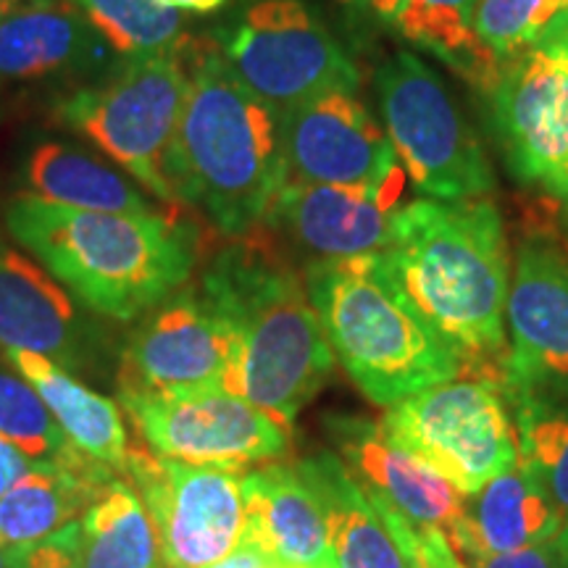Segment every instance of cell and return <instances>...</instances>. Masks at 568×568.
Masks as SVG:
<instances>
[{"label":"cell","instance_id":"cell-25","mask_svg":"<svg viewBox=\"0 0 568 568\" xmlns=\"http://www.w3.org/2000/svg\"><path fill=\"white\" fill-rule=\"evenodd\" d=\"M9 364L24 376L51 410L55 424L77 450L98 460V464L124 474L130 456L124 416L111 397L90 389L84 382L74 379L67 368L27 351H6Z\"/></svg>","mask_w":568,"mask_h":568},{"label":"cell","instance_id":"cell-28","mask_svg":"<svg viewBox=\"0 0 568 568\" xmlns=\"http://www.w3.org/2000/svg\"><path fill=\"white\" fill-rule=\"evenodd\" d=\"M518 458L548 489L568 524V397L506 389Z\"/></svg>","mask_w":568,"mask_h":568},{"label":"cell","instance_id":"cell-34","mask_svg":"<svg viewBox=\"0 0 568 568\" xmlns=\"http://www.w3.org/2000/svg\"><path fill=\"white\" fill-rule=\"evenodd\" d=\"M422 568H471L458 558L443 531H422Z\"/></svg>","mask_w":568,"mask_h":568},{"label":"cell","instance_id":"cell-10","mask_svg":"<svg viewBox=\"0 0 568 568\" xmlns=\"http://www.w3.org/2000/svg\"><path fill=\"white\" fill-rule=\"evenodd\" d=\"M119 400L148 450L190 466L240 471L272 464L290 447L287 426L226 389H119Z\"/></svg>","mask_w":568,"mask_h":568},{"label":"cell","instance_id":"cell-7","mask_svg":"<svg viewBox=\"0 0 568 568\" xmlns=\"http://www.w3.org/2000/svg\"><path fill=\"white\" fill-rule=\"evenodd\" d=\"M211 45L247 90L280 111L361 84L353 55L311 0H230L211 27Z\"/></svg>","mask_w":568,"mask_h":568},{"label":"cell","instance_id":"cell-31","mask_svg":"<svg viewBox=\"0 0 568 568\" xmlns=\"http://www.w3.org/2000/svg\"><path fill=\"white\" fill-rule=\"evenodd\" d=\"M0 437L19 447L32 464L63 458L74 450L30 382L3 368H0Z\"/></svg>","mask_w":568,"mask_h":568},{"label":"cell","instance_id":"cell-1","mask_svg":"<svg viewBox=\"0 0 568 568\" xmlns=\"http://www.w3.org/2000/svg\"><path fill=\"white\" fill-rule=\"evenodd\" d=\"M385 253L395 280L474 376L503 382L510 290L497 205L422 197L400 205Z\"/></svg>","mask_w":568,"mask_h":568},{"label":"cell","instance_id":"cell-21","mask_svg":"<svg viewBox=\"0 0 568 568\" xmlns=\"http://www.w3.org/2000/svg\"><path fill=\"white\" fill-rule=\"evenodd\" d=\"M564 524L548 489L518 458V466L510 471L489 479L474 495H466L464 514L445 537L458 558H468V566L474 568L487 556L548 542L564 529Z\"/></svg>","mask_w":568,"mask_h":568},{"label":"cell","instance_id":"cell-39","mask_svg":"<svg viewBox=\"0 0 568 568\" xmlns=\"http://www.w3.org/2000/svg\"><path fill=\"white\" fill-rule=\"evenodd\" d=\"M560 205H564V224H566V232H568V187H566L564 197H560Z\"/></svg>","mask_w":568,"mask_h":568},{"label":"cell","instance_id":"cell-14","mask_svg":"<svg viewBox=\"0 0 568 568\" xmlns=\"http://www.w3.org/2000/svg\"><path fill=\"white\" fill-rule=\"evenodd\" d=\"M503 389L568 397V255L552 240H524L506 303Z\"/></svg>","mask_w":568,"mask_h":568},{"label":"cell","instance_id":"cell-18","mask_svg":"<svg viewBox=\"0 0 568 568\" xmlns=\"http://www.w3.org/2000/svg\"><path fill=\"white\" fill-rule=\"evenodd\" d=\"M0 345L45 355L67 372L101 361L103 335L55 276L0 237Z\"/></svg>","mask_w":568,"mask_h":568},{"label":"cell","instance_id":"cell-20","mask_svg":"<svg viewBox=\"0 0 568 568\" xmlns=\"http://www.w3.org/2000/svg\"><path fill=\"white\" fill-rule=\"evenodd\" d=\"M243 539L280 568H337L316 495L295 466L266 464L243 474Z\"/></svg>","mask_w":568,"mask_h":568},{"label":"cell","instance_id":"cell-38","mask_svg":"<svg viewBox=\"0 0 568 568\" xmlns=\"http://www.w3.org/2000/svg\"><path fill=\"white\" fill-rule=\"evenodd\" d=\"M24 3H30V0H0V19H6L11 11H17Z\"/></svg>","mask_w":568,"mask_h":568},{"label":"cell","instance_id":"cell-11","mask_svg":"<svg viewBox=\"0 0 568 568\" xmlns=\"http://www.w3.org/2000/svg\"><path fill=\"white\" fill-rule=\"evenodd\" d=\"M124 477L159 531L166 568H209L237 548L245 531L243 474L190 466L130 447Z\"/></svg>","mask_w":568,"mask_h":568},{"label":"cell","instance_id":"cell-4","mask_svg":"<svg viewBox=\"0 0 568 568\" xmlns=\"http://www.w3.org/2000/svg\"><path fill=\"white\" fill-rule=\"evenodd\" d=\"M169 176L176 201L230 237L261 230L287 184L282 111L247 90L213 45L190 63Z\"/></svg>","mask_w":568,"mask_h":568},{"label":"cell","instance_id":"cell-2","mask_svg":"<svg viewBox=\"0 0 568 568\" xmlns=\"http://www.w3.org/2000/svg\"><path fill=\"white\" fill-rule=\"evenodd\" d=\"M6 226L84 308L134 322L180 293L197 266V232L174 213H111L19 195Z\"/></svg>","mask_w":568,"mask_h":568},{"label":"cell","instance_id":"cell-30","mask_svg":"<svg viewBox=\"0 0 568 568\" xmlns=\"http://www.w3.org/2000/svg\"><path fill=\"white\" fill-rule=\"evenodd\" d=\"M474 30L497 67L568 32V0H479Z\"/></svg>","mask_w":568,"mask_h":568},{"label":"cell","instance_id":"cell-15","mask_svg":"<svg viewBox=\"0 0 568 568\" xmlns=\"http://www.w3.org/2000/svg\"><path fill=\"white\" fill-rule=\"evenodd\" d=\"M282 142L293 182L379 184L403 172L358 90H326L282 111Z\"/></svg>","mask_w":568,"mask_h":568},{"label":"cell","instance_id":"cell-35","mask_svg":"<svg viewBox=\"0 0 568 568\" xmlns=\"http://www.w3.org/2000/svg\"><path fill=\"white\" fill-rule=\"evenodd\" d=\"M32 468V460L13 447L9 439L0 437V497H3L13 487L21 474H27Z\"/></svg>","mask_w":568,"mask_h":568},{"label":"cell","instance_id":"cell-16","mask_svg":"<svg viewBox=\"0 0 568 568\" xmlns=\"http://www.w3.org/2000/svg\"><path fill=\"white\" fill-rule=\"evenodd\" d=\"M403 184H406V172L379 184H311L287 180L264 226L287 247L308 255V261L382 253L393 240Z\"/></svg>","mask_w":568,"mask_h":568},{"label":"cell","instance_id":"cell-40","mask_svg":"<svg viewBox=\"0 0 568 568\" xmlns=\"http://www.w3.org/2000/svg\"><path fill=\"white\" fill-rule=\"evenodd\" d=\"M9 560H11V550L0 548V568H9Z\"/></svg>","mask_w":568,"mask_h":568},{"label":"cell","instance_id":"cell-22","mask_svg":"<svg viewBox=\"0 0 568 568\" xmlns=\"http://www.w3.org/2000/svg\"><path fill=\"white\" fill-rule=\"evenodd\" d=\"M124 474L74 450L63 458L40 460L0 497V548H30L77 521L90 503Z\"/></svg>","mask_w":568,"mask_h":568},{"label":"cell","instance_id":"cell-8","mask_svg":"<svg viewBox=\"0 0 568 568\" xmlns=\"http://www.w3.org/2000/svg\"><path fill=\"white\" fill-rule=\"evenodd\" d=\"M382 126L414 187L435 201H477L495 190L485 148L447 82L414 51L374 69Z\"/></svg>","mask_w":568,"mask_h":568},{"label":"cell","instance_id":"cell-36","mask_svg":"<svg viewBox=\"0 0 568 568\" xmlns=\"http://www.w3.org/2000/svg\"><path fill=\"white\" fill-rule=\"evenodd\" d=\"M169 9H176L182 13H197V17H209V13L222 11L230 0H161Z\"/></svg>","mask_w":568,"mask_h":568},{"label":"cell","instance_id":"cell-26","mask_svg":"<svg viewBox=\"0 0 568 568\" xmlns=\"http://www.w3.org/2000/svg\"><path fill=\"white\" fill-rule=\"evenodd\" d=\"M479 0H368V19L487 92L497 63L474 30Z\"/></svg>","mask_w":568,"mask_h":568},{"label":"cell","instance_id":"cell-41","mask_svg":"<svg viewBox=\"0 0 568 568\" xmlns=\"http://www.w3.org/2000/svg\"><path fill=\"white\" fill-rule=\"evenodd\" d=\"M560 531H564V537H566V542H568V524H564V529H560Z\"/></svg>","mask_w":568,"mask_h":568},{"label":"cell","instance_id":"cell-23","mask_svg":"<svg viewBox=\"0 0 568 568\" xmlns=\"http://www.w3.org/2000/svg\"><path fill=\"white\" fill-rule=\"evenodd\" d=\"M24 193L55 205L111 213H161L124 169L59 138H38L19 166Z\"/></svg>","mask_w":568,"mask_h":568},{"label":"cell","instance_id":"cell-24","mask_svg":"<svg viewBox=\"0 0 568 568\" xmlns=\"http://www.w3.org/2000/svg\"><path fill=\"white\" fill-rule=\"evenodd\" d=\"M295 468L316 495L337 568H414L343 458L322 450Z\"/></svg>","mask_w":568,"mask_h":568},{"label":"cell","instance_id":"cell-29","mask_svg":"<svg viewBox=\"0 0 568 568\" xmlns=\"http://www.w3.org/2000/svg\"><path fill=\"white\" fill-rule=\"evenodd\" d=\"M67 3L80 11L122 59L182 53L190 42L187 17L169 9L161 0H67Z\"/></svg>","mask_w":568,"mask_h":568},{"label":"cell","instance_id":"cell-37","mask_svg":"<svg viewBox=\"0 0 568 568\" xmlns=\"http://www.w3.org/2000/svg\"><path fill=\"white\" fill-rule=\"evenodd\" d=\"M329 3L343 13H347L353 21L368 19V0H329Z\"/></svg>","mask_w":568,"mask_h":568},{"label":"cell","instance_id":"cell-32","mask_svg":"<svg viewBox=\"0 0 568 568\" xmlns=\"http://www.w3.org/2000/svg\"><path fill=\"white\" fill-rule=\"evenodd\" d=\"M474 568H568V542L564 531H558L548 542L503 552V556H487L474 564Z\"/></svg>","mask_w":568,"mask_h":568},{"label":"cell","instance_id":"cell-6","mask_svg":"<svg viewBox=\"0 0 568 568\" xmlns=\"http://www.w3.org/2000/svg\"><path fill=\"white\" fill-rule=\"evenodd\" d=\"M190 88L182 53L124 59L101 80L71 90L55 119L124 169L145 193L176 205L169 159Z\"/></svg>","mask_w":568,"mask_h":568},{"label":"cell","instance_id":"cell-13","mask_svg":"<svg viewBox=\"0 0 568 568\" xmlns=\"http://www.w3.org/2000/svg\"><path fill=\"white\" fill-rule=\"evenodd\" d=\"M237 366V337L197 287L180 290L140 316L122 353L119 389L184 393L226 389Z\"/></svg>","mask_w":568,"mask_h":568},{"label":"cell","instance_id":"cell-33","mask_svg":"<svg viewBox=\"0 0 568 568\" xmlns=\"http://www.w3.org/2000/svg\"><path fill=\"white\" fill-rule=\"evenodd\" d=\"M9 568H82L71 550L67 527L55 531V535L40 539L30 548L11 550Z\"/></svg>","mask_w":568,"mask_h":568},{"label":"cell","instance_id":"cell-3","mask_svg":"<svg viewBox=\"0 0 568 568\" xmlns=\"http://www.w3.org/2000/svg\"><path fill=\"white\" fill-rule=\"evenodd\" d=\"M197 290L237 337L230 393L293 424L335 372L303 276L255 230L213 255Z\"/></svg>","mask_w":568,"mask_h":568},{"label":"cell","instance_id":"cell-12","mask_svg":"<svg viewBox=\"0 0 568 568\" xmlns=\"http://www.w3.org/2000/svg\"><path fill=\"white\" fill-rule=\"evenodd\" d=\"M487 95L510 174L560 201L568 187V32L500 63Z\"/></svg>","mask_w":568,"mask_h":568},{"label":"cell","instance_id":"cell-17","mask_svg":"<svg viewBox=\"0 0 568 568\" xmlns=\"http://www.w3.org/2000/svg\"><path fill=\"white\" fill-rule=\"evenodd\" d=\"M324 426L337 456L374 506L403 516L416 531L447 535L456 527L466 495L435 466L397 443L385 424L364 416L329 414Z\"/></svg>","mask_w":568,"mask_h":568},{"label":"cell","instance_id":"cell-9","mask_svg":"<svg viewBox=\"0 0 568 568\" xmlns=\"http://www.w3.org/2000/svg\"><path fill=\"white\" fill-rule=\"evenodd\" d=\"M397 443L435 466L464 495L518 466V437L503 382L489 376L443 382L389 406Z\"/></svg>","mask_w":568,"mask_h":568},{"label":"cell","instance_id":"cell-27","mask_svg":"<svg viewBox=\"0 0 568 568\" xmlns=\"http://www.w3.org/2000/svg\"><path fill=\"white\" fill-rule=\"evenodd\" d=\"M67 531L82 568H166L153 518L126 477L113 479Z\"/></svg>","mask_w":568,"mask_h":568},{"label":"cell","instance_id":"cell-19","mask_svg":"<svg viewBox=\"0 0 568 568\" xmlns=\"http://www.w3.org/2000/svg\"><path fill=\"white\" fill-rule=\"evenodd\" d=\"M111 45L67 0H30L0 19V84L40 88L111 69Z\"/></svg>","mask_w":568,"mask_h":568},{"label":"cell","instance_id":"cell-5","mask_svg":"<svg viewBox=\"0 0 568 568\" xmlns=\"http://www.w3.org/2000/svg\"><path fill=\"white\" fill-rule=\"evenodd\" d=\"M303 284L332 353L374 406L458 376V355L406 295L385 253L308 261Z\"/></svg>","mask_w":568,"mask_h":568}]
</instances>
